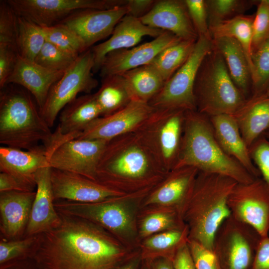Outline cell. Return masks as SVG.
I'll return each instance as SVG.
<instances>
[{
  "instance_id": "cell-1",
  "label": "cell",
  "mask_w": 269,
  "mask_h": 269,
  "mask_svg": "<svg viewBox=\"0 0 269 269\" xmlns=\"http://www.w3.org/2000/svg\"><path fill=\"white\" fill-rule=\"evenodd\" d=\"M60 215L58 226L38 236L32 259L39 269H116L126 259V252L103 228Z\"/></svg>"
},
{
  "instance_id": "cell-2",
  "label": "cell",
  "mask_w": 269,
  "mask_h": 269,
  "mask_svg": "<svg viewBox=\"0 0 269 269\" xmlns=\"http://www.w3.org/2000/svg\"><path fill=\"white\" fill-rule=\"evenodd\" d=\"M167 173L135 132L108 141L97 167V182L128 194L151 189Z\"/></svg>"
},
{
  "instance_id": "cell-3",
  "label": "cell",
  "mask_w": 269,
  "mask_h": 269,
  "mask_svg": "<svg viewBox=\"0 0 269 269\" xmlns=\"http://www.w3.org/2000/svg\"><path fill=\"white\" fill-rule=\"evenodd\" d=\"M183 166L224 175L239 183L248 184L256 179L223 151L216 138L209 117L197 110L185 111L181 144L174 168Z\"/></svg>"
},
{
  "instance_id": "cell-4",
  "label": "cell",
  "mask_w": 269,
  "mask_h": 269,
  "mask_svg": "<svg viewBox=\"0 0 269 269\" xmlns=\"http://www.w3.org/2000/svg\"><path fill=\"white\" fill-rule=\"evenodd\" d=\"M25 89L8 84L0 92V143L2 146L30 150L52 135L34 99Z\"/></svg>"
},
{
  "instance_id": "cell-5",
  "label": "cell",
  "mask_w": 269,
  "mask_h": 269,
  "mask_svg": "<svg viewBox=\"0 0 269 269\" xmlns=\"http://www.w3.org/2000/svg\"><path fill=\"white\" fill-rule=\"evenodd\" d=\"M238 183L224 175L198 172L186 197L199 206L193 219L195 241L212 249L219 227L230 216L228 202Z\"/></svg>"
},
{
  "instance_id": "cell-6",
  "label": "cell",
  "mask_w": 269,
  "mask_h": 269,
  "mask_svg": "<svg viewBox=\"0 0 269 269\" xmlns=\"http://www.w3.org/2000/svg\"><path fill=\"white\" fill-rule=\"evenodd\" d=\"M194 93L197 111L208 117L233 115L247 100L234 83L223 57L214 45L198 70Z\"/></svg>"
},
{
  "instance_id": "cell-7",
  "label": "cell",
  "mask_w": 269,
  "mask_h": 269,
  "mask_svg": "<svg viewBox=\"0 0 269 269\" xmlns=\"http://www.w3.org/2000/svg\"><path fill=\"white\" fill-rule=\"evenodd\" d=\"M185 111L156 109L135 132L168 173L177 162L182 138Z\"/></svg>"
},
{
  "instance_id": "cell-8",
  "label": "cell",
  "mask_w": 269,
  "mask_h": 269,
  "mask_svg": "<svg viewBox=\"0 0 269 269\" xmlns=\"http://www.w3.org/2000/svg\"><path fill=\"white\" fill-rule=\"evenodd\" d=\"M213 48L212 40L199 36L185 63L149 102L156 109L197 110L194 88L198 70Z\"/></svg>"
},
{
  "instance_id": "cell-9",
  "label": "cell",
  "mask_w": 269,
  "mask_h": 269,
  "mask_svg": "<svg viewBox=\"0 0 269 269\" xmlns=\"http://www.w3.org/2000/svg\"><path fill=\"white\" fill-rule=\"evenodd\" d=\"M94 61L92 50L80 54L75 62L51 88L40 113L51 128L58 114L81 93L91 94L98 81L93 76Z\"/></svg>"
},
{
  "instance_id": "cell-10",
  "label": "cell",
  "mask_w": 269,
  "mask_h": 269,
  "mask_svg": "<svg viewBox=\"0 0 269 269\" xmlns=\"http://www.w3.org/2000/svg\"><path fill=\"white\" fill-rule=\"evenodd\" d=\"M16 14L41 27L60 22L85 9H109L126 5L127 0H6Z\"/></svg>"
},
{
  "instance_id": "cell-11",
  "label": "cell",
  "mask_w": 269,
  "mask_h": 269,
  "mask_svg": "<svg viewBox=\"0 0 269 269\" xmlns=\"http://www.w3.org/2000/svg\"><path fill=\"white\" fill-rule=\"evenodd\" d=\"M107 142L78 138L65 141L48 155L49 165L97 181V165Z\"/></svg>"
},
{
  "instance_id": "cell-12",
  "label": "cell",
  "mask_w": 269,
  "mask_h": 269,
  "mask_svg": "<svg viewBox=\"0 0 269 269\" xmlns=\"http://www.w3.org/2000/svg\"><path fill=\"white\" fill-rule=\"evenodd\" d=\"M155 110L147 103L132 100L121 110L95 119L77 138L108 141L120 135L135 132Z\"/></svg>"
},
{
  "instance_id": "cell-13",
  "label": "cell",
  "mask_w": 269,
  "mask_h": 269,
  "mask_svg": "<svg viewBox=\"0 0 269 269\" xmlns=\"http://www.w3.org/2000/svg\"><path fill=\"white\" fill-rule=\"evenodd\" d=\"M182 39L164 31L152 40L127 49L113 51L104 58L100 69L102 78L121 75L129 70L150 64L164 49Z\"/></svg>"
},
{
  "instance_id": "cell-14",
  "label": "cell",
  "mask_w": 269,
  "mask_h": 269,
  "mask_svg": "<svg viewBox=\"0 0 269 269\" xmlns=\"http://www.w3.org/2000/svg\"><path fill=\"white\" fill-rule=\"evenodd\" d=\"M128 13L126 5L109 9H85L75 12L59 23L75 31L87 49L111 35L120 21Z\"/></svg>"
},
{
  "instance_id": "cell-15",
  "label": "cell",
  "mask_w": 269,
  "mask_h": 269,
  "mask_svg": "<svg viewBox=\"0 0 269 269\" xmlns=\"http://www.w3.org/2000/svg\"><path fill=\"white\" fill-rule=\"evenodd\" d=\"M101 117L94 94L77 97L60 112L59 124L49 143L44 146L47 157L58 145L77 138L93 121Z\"/></svg>"
},
{
  "instance_id": "cell-16",
  "label": "cell",
  "mask_w": 269,
  "mask_h": 269,
  "mask_svg": "<svg viewBox=\"0 0 269 269\" xmlns=\"http://www.w3.org/2000/svg\"><path fill=\"white\" fill-rule=\"evenodd\" d=\"M54 200L91 203L128 194L116 190L81 175L51 168Z\"/></svg>"
},
{
  "instance_id": "cell-17",
  "label": "cell",
  "mask_w": 269,
  "mask_h": 269,
  "mask_svg": "<svg viewBox=\"0 0 269 269\" xmlns=\"http://www.w3.org/2000/svg\"><path fill=\"white\" fill-rule=\"evenodd\" d=\"M229 199L238 203L240 216L261 238L267 237L269 230V190L262 179L257 178L248 184L238 183Z\"/></svg>"
},
{
  "instance_id": "cell-18",
  "label": "cell",
  "mask_w": 269,
  "mask_h": 269,
  "mask_svg": "<svg viewBox=\"0 0 269 269\" xmlns=\"http://www.w3.org/2000/svg\"><path fill=\"white\" fill-rule=\"evenodd\" d=\"M138 19L147 26L169 31L182 40L198 38L184 0H156L151 9Z\"/></svg>"
},
{
  "instance_id": "cell-19",
  "label": "cell",
  "mask_w": 269,
  "mask_h": 269,
  "mask_svg": "<svg viewBox=\"0 0 269 269\" xmlns=\"http://www.w3.org/2000/svg\"><path fill=\"white\" fill-rule=\"evenodd\" d=\"M51 171L50 166H45L35 174L36 194L24 237L41 234L60 223V215L54 206Z\"/></svg>"
},
{
  "instance_id": "cell-20",
  "label": "cell",
  "mask_w": 269,
  "mask_h": 269,
  "mask_svg": "<svg viewBox=\"0 0 269 269\" xmlns=\"http://www.w3.org/2000/svg\"><path fill=\"white\" fill-rule=\"evenodd\" d=\"M164 31L144 24L138 18L125 15L117 24L110 38L91 48L94 61L93 72L100 70L105 56L110 52L137 45L144 36L156 38Z\"/></svg>"
},
{
  "instance_id": "cell-21",
  "label": "cell",
  "mask_w": 269,
  "mask_h": 269,
  "mask_svg": "<svg viewBox=\"0 0 269 269\" xmlns=\"http://www.w3.org/2000/svg\"><path fill=\"white\" fill-rule=\"evenodd\" d=\"M64 73L50 70L34 61L24 59L18 55L7 85H18L27 90L34 98L40 112L51 88Z\"/></svg>"
},
{
  "instance_id": "cell-22",
  "label": "cell",
  "mask_w": 269,
  "mask_h": 269,
  "mask_svg": "<svg viewBox=\"0 0 269 269\" xmlns=\"http://www.w3.org/2000/svg\"><path fill=\"white\" fill-rule=\"evenodd\" d=\"M36 191L0 192V230L5 240L24 237Z\"/></svg>"
},
{
  "instance_id": "cell-23",
  "label": "cell",
  "mask_w": 269,
  "mask_h": 269,
  "mask_svg": "<svg viewBox=\"0 0 269 269\" xmlns=\"http://www.w3.org/2000/svg\"><path fill=\"white\" fill-rule=\"evenodd\" d=\"M49 166L44 146L22 150L1 146L0 171L11 175L27 183L36 186L35 177L41 168Z\"/></svg>"
},
{
  "instance_id": "cell-24",
  "label": "cell",
  "mask_w": 269,
  "mask_h": 269,
  "mask_svg": "<svg viewBox=\"0 0 269 269\" xmlns=\"http://www.w3.org/2000/svg\"><path fill=\"white\" fill-rule=\"evenodd\" d=\"M209 118L216 138L223 151L238 161L254 177L260 176L233 116L222 114Z\"/></svg>"
},
{
  "instance_id": "cell-25",
  "label": "cell",
  "mask_w": 269,
  "mask_h": 269,
  "mask_svg": "<svg viewBox=\"0 0 269 269\" xmlns=\"http://www.w3.org/2000/svg\"><path fill=\"white\" fill-rule=\"evenodd\" d=\"M198 172L191 166L172 169L151 192L146 204L169 205L186 199Z\"/></svg>"
},
{
  "instance_id": "cell-26",
  "label": "cell",
  "mask_w": 269,
  "mask_h": 269,
  "mask_svg": "<svg viewBox=\"0 0 269 269\" xmlns=\"http://www.w3.org/2000/svg\"><path fill=\"white\" fill-rule=\"evenodd\" d=\"M248 147L269 129V97L252 96L234 115Z\"/></svg>"
},
{
  "instance_id": "cell-27",
  "label": "cell",
  "mask_w": 269,
  "mask_h": 269,
  "mask_svg": "<svg viewBox=\"0 0 269 269\" xmlns=\"http://www.w3.org/2000/svg\"><path fill=\"white\" fill-rule=\"evenodd\" d=\"M213 45L221 53L230 75L236 86L246 97L252 78L247 58L241 44L235 38L223 36L212 39Z\"/></svg>"
},
{
  "instance_id": "cell-28",
  "label": "cell",
  "mask_w": 269,
  "mask_h": 269,
  "mask_svg": "<svg viewBox=\"0 0 269 269\" xmlns=\"http://www.w3.org/2000/svg\"><path fill=\"white\" fill-rule=\"evenodd\" d=\"M121 75L127 84L133 100L147 103L157 94L165 83L159 73L149 64Z\"/></svg>"
},
{
  "instance_id": "cell-29",
  "label": "cell",
  "mask_w": 269,
  "mask_h": 269,
  "mask_svg": "<svg viewBox=\"0 0 269 269\" xmlns=\"http://www.w3.org/2000/svg\"><path fill=\"white\" fill-rule=\"evenodd\" d=\"M102 84L94 94L101 117L110 115L126 107L132 100L127 84L122 75L102 78Z\"/></svg>"
},
{
  "instance_id": "cell-30",
  "label": "cell",
  "mask_w": 269,
  "mask_h": 269,
  "mask_svg": "<svg viewBox=\"0 0 269 269\" xmlns=\"http://www.w3.org/2000/svg\"><path fill=\"white\" fill-rule=\"evenodd\" d=\"M255 14L237 15L209 27L212 39L227 36L235 38L242 45L250 66L251 78L253 72L252 61L253 25Z\"/></svg>"
},
{
  "instance_id": "cell-31",
  "label": "cell",
  "mask_w": 269,
  "mask_h": 269,
  "mask_svg": "<svg viewBox=\"0 0 269 269\" xmlns=\"http://www.w3.org/2000/svg\"><path fill=\"white\" fill-rule=\"evenodd\" d=\"M196 42L181 40L164 49L149 64L166 82L187 60Z\"/></svg>"
},
{
  "instance_id": "cell-32",
  "label": "cell",
  "mask_w": 269,
  "mask_h": 269,
  "mask_svg": "<svg viewBox=\"0 0 269 269\" xmlns=\"http://www.w3.org/2000/svg\"><path fill=\"white\" fill-rule=\"evenodd\" d=\"M45 41L41 26L18 16L16 44L19 56L24 59L34 61Z\"/></svg>"
},
{
  "instance_id": "cell-33",
  "label": "cell",
  "mask_w": 269,
  "mask_h": 269,
  "mask_svg": "<svg viewBox=\"0 0 269 269\" xmlns=\"http://www.w3.org/2000/svg\"><path fill=\"white\" fill-rule=\"evenodd\" d=\"M38 236H26L20 239L0 242V266L32 259Z\"/></svg>"
},
{
  "instance_id": "cell-34",
  "label": "cell",
  "mask_w": 269,
  "mask_h": 269,
  "mask_svg": "<svg viewBox=\"0 0 269 269\" xmlns=\"http://www.w3.org/2000/svg\"><path fill=\"white\" fill-rule=\"evenodd\" d=\"M42 27L46 41L62 49L78 55L88 50L79 36L62 23Z\"/></svg>"
},
{
  "instance_id": "cell-35",
  "label": "cell",
  "mask_w": 269,
  "mask_h": 269,
  "mask_svg": "<svg viewBox=\"0 0 269 269\" xmlns=\"http://www.w3.org/2000/svg\"><path fill=\"white\" fill-rule=\"evenodd\" d=\"M256 1L243 0H205L209 26L243 14Z\"/></svg>"
},
{
  "instance_id": "cell-36",
  "label": "cell",
  "mask_w": 269,
  "mask_h": 269,
  "mask_svg": "<svg viewBox=\"0 0 269 269\" xmlns=\"http://www.w3.org/2000/svg\"><path fill=\"white\" fill-rule=\"evenodd\" d=\"M79 55L66 51L46 41L34 61L50 70L65 72L75 62Z\"/></svg>"
},
{
  "instance_id": "cell-37",
  "label": "cell",
  "mask_w": 269,
  "mask_h": 269,
  "mask_svg": "<svg viewBox=\"0 0 269 269\" xmlns=\"http://www.w3.org/2000/svg\"><path fill=\"white\" fill-rule=\"evenodd\" d=\"M253 95L262 94L269 85V36L252 55Z\"/></svg>"
},
{
  "instance_id": "cell-38",
  "label": "cell",
  "mask_w": 269,
  "mask_h": 269,
  "mask_svg": "<svg viewBox=\"0 0 269 269\" xmlns=\"http://www.w3.org/2000/svg\"><path fill=\"white\" fill-rule=\"evenodd\" d=\"M17 15L6 0H0V46L10 47L17 52Z\"/></svg>"
},
{
  "instance_id": "cell-39",
  "label": "cell",
  "mask_w": 269,
  "mask_h": 269,
  "mask_svg": "<svg viewBox=\"0 0 269 269\" xmlns=\"http://www.w3.org/2000/svg\"><path fill=\"white\" fill-rule=\"evenodd\" d=\"M251 159L269 190V134L265 133L250 146Z\"/></svg>"
},
{
  "instance_id": "cell-40",
  "label": "cell",
  "mask_w": 269,
  "mask_h": 269,
  "mask_svg": "<svg viewBox=\"0 0 269 269\" xmlns=\"http://www.w3.org/2000/svg\"><path fill=\"white\" fill-rule=\"evenodd\" d=\"M253 30L252 55L269 36V0L258 1Z\"/></svg>"
},
{
  "instance_id": "cell-41",
  "label": "cell",
  "mask_w": 269,
  "mask_h": 269,
  "mask_svg": "<svg viewBox=\"0 0 269 269\" xmlns=\"http://www.w3.org/2000/svg\"><path fill=\"white\" fill-rule=\"evenodd\" d=\"M251 250L245 238L239 234L231 239L229 255V269H246L251 260Z\"/></svg>"
},
{
  "instance_id": "cell-42",
  "label": "cell",
  "mask_w": 269,
  "mask_h": 269,
  "mask_svg": "<svg viewBox=\"0 0 269 269\" xmlns=\"http://www.w3.org/2000/svg\"><path fill=\"white\" fill-rule=\"evenodd\" d=\"M198 37L212 40L209 30L205 0H184Z\"/></svg>"
},
{
  "instance_id": "cell-43",
  "label": "cell",
  "mask_w": 269,
  "mask_h": 269,
  "mask_svg": "<svg viewBox=\"0 0 269 269\" xmlns=\"http://www.w3.org/2000/svg\"><path fill=\"white\" fill-rule=\"evenodd\" d=\"M190 246L195 269H220L217 257L212 250L195 241L191 242Z\"/></svg>"
},
{
  "instance_id": "cell-44",
  "label": "cell",
  "mask_w": 269,
  "mask_h": 269,
  "mask_svg": "<svg viewBox=\"0 0 269 269\" xmlns=\"http://www.w3.org/2000/svg\"><path fill=\"white\" fill-rule=\"evenodd\" d=\"M172 224V220L169 215L162 212L153 213L143 221L140 233L142 236L146 237L168 229Z\"/></svg>"
},
{
  "instance_id": "cell-45",
  "label": "cell",
  "mask_w": 269,
  "mask_h": 269,
  "mask_svg": "<svg viewBox=\"0 0 269 269\" xmlns=\"http://www.w3.org/2000/svg\"><path fill=\"white\" fill-rule=\"evenodd\" d=\"M18 52L9 47L0 46V88L7 85L18 57Z\"/></svg>"
},
{
  "instance_id": "cell-46",
  "label": "cell",
  "mask_w": 269,
  "mask_h": 269,
  "mask_svg": "<svg viewBox=\"0 0 269 269\" xmlns=\"http://www.w3.org/2000/svg\"><path fill=\"white\" fill-rule=\"evenodd\" d=\"M181 234L176 231H170L152 236L144 243L145 248L154 251L168 250L180 240Z\"/></svg>"
},
{
  "instance_id": "cell-47",
  "label": "cell",
  "mask_w": 269,
  "mask_h": 269,
  "mask_svg": "<svg viewBox=\"0 0 269 269\" xmlns=\"http://www.w3.org/2000/svg\"><path fill=\"white\" fill-rule=\"evenodd\" d=\"M36 186L27 183L11 175L4 172L0 173V192L7 191L32 192L36 191Z\"/></svg>"
},
{
  "instance_id": "cell-48",
  "label": "cell",
  "mask_w": 269,
  "mask_h": 269,
  "mask_svg": "<svg viewBox=\"0 0 269 269\" xmlns=\"http://www.w3.org/2000/svg\"><path fill=\"white\" fill-rule=\"evenodd\" d=\"M252 269H269V238L259 241Z\"/></svg>"
},
{
  "instance_id": "cell-49",
  "label": "cell",
  "mask_w": 269,
  "mask_h": 269,
  "mask_svg": "<svg viewBox=\"0 0 269 269\" xmlns=\"http://www.w3.org/2000/svg\"><path fill=\"white\" fill-rule=\"evenodd\" d=\"M154 0H127L128 13L134 17L140 18L146 14L154 6Z\"/></svg>"
},
{
  "instance_id": "cell-50",
  "label": "cell",
  "mask_w": 269,
  "mask_h": 269,
  "mask_svg": "<svg viewBox=\"0 0 269 269\" xmlns=\"http://www.w3.org/2000/svg\"><path fill=\"white\" fill-rule=\"evenodd\" d=\"M172 263L174 269H195L190 251L185 246L178 250Z\"/></svg>"
},
{
  "instance_id": "cell-51",
  "label": "cell",
  "mask_w": 269,
  "mask_h": 269,
  "mask_svg": "<svg viewBox=\"0 0 269 269\" xmlns=\"http://www.w3.org/2000/svg\"><path fill=\"white\" fill-rule=\"evenodd\" d=\"M0 269H39L32 259L0 266Z\"/></svg>"
},
{
  "instance_id": "cell-52",
  "label": "cell",
  "mask_w": 269,
  "mask_h": 269,
  "mask_svg": "<svg viewBox=\"0 0 269 269\" xmlns=\"http://www.w3.org/2000/svg\"><path fill=\"white\" fill-rule=\"evenodd\" d=\"M153 269H174V268L170 260L160 259L154 263Z\"/></svg>"
},
{
  "instance_id": "cell-53",
  "label": "cell",
  "mask_w": 269,
  "mask_h": 269,
  "mask_svg": "<svg viewBox=\"0 0 269 269\" xmlns=\"http://www.w3.org/2000/svg\"><path fill=\"white\" fill-rule=\"evenodd\" d=\"M137 264V262L136 261H133L116 269H135Z\"/></svg>"
},
{
  "instance_id": "cell-54",
  "label": "cell",
  "mask_w": 269,
  "mask_h": 269,
  "mask_svg": "<svg viewBox=\"0 0 269 269\" xmlns=\"http://www.w3.org/2000/svg\"><path fill=\"white\" fill-rule=\"evenodd\" d=\"M261 95H262L267 97H269V85L268 86L265 91Z\"/></svg>"
},
{
  "instance_id": "cell-55",
  "label": "cell",
  "mask_w": 269,
  "mask_h": 269,
  "mask_svg": "<svg viewBox=\"0 0 269 269\" xmlns=\"http://www.w3.org/2000/svg\"><path fill=\"white\" fill-rule=\"evenodd\" d=\"M265 133H267L269 134V130H268L267 131H266Z\"/></svg>"
}]
</instances>
